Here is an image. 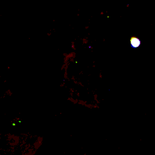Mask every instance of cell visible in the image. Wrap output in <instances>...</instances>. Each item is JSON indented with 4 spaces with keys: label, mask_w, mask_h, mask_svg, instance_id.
<instances>
[{
    "label": "cell",
    "mask_w": 155,
    "mask_h": 155,
    "mask_svg": "<svg viewBox=\"0 0 155 155\" xmlns=\"http://www.w3.org/2000/svg\"><path fill=\"white\" fill-rule=\"evenodd\" d=\"M130 44L133 48H137L140 45V41L137 38L133 37L130 39Z\"/></svg>",
    "instance_id": "obj_1"
}]
</instances>
